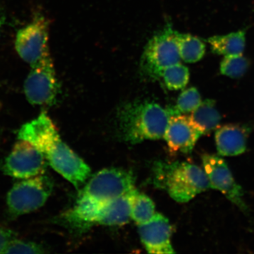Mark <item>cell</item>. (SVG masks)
Instances as JSON below:
<instances>
[{
    "instance_id": "1",
    "label": "cell",
    "mask_w": 254,
    "mask_h": 254,
    "mask_svg": "<svg viewBox=\"0 0 254 254\" xmlns=\"http://www.w3.org/2000/svg\"><path fill=\"white\" fill-rule=\"evenodd\" d=\"M41 150L55 171L78 189L89 178L91 170L76 153L62 140L56 127L46 112L25 124L18 133Z\"/></svg>"
},
{
    "instance_id": "2",
    "label": "cell",
    "mask_w": 254,
    "mask_h": 254,
    "mask_svg": "<svg viewBox=\"0 0 254 254\" xmlns=\"http://www.w3.org/2000/svg\"><path fill=\"white\" fill-rule=\"evenodd\" d=\"M170 118L168 109L152 101L134 102L119 113V129L131 143L163 138Z\"/></svg>"
},
{
    "instance_id": "3",
    "label": "cell",
    "mask_w": 254,
    "mask_h": 254,
    "mask_svg": "<svg viewBox=\"0 0 254 254\" xmlns=\"http://www.w3.org/2000/svg\"><path fill=\"white\" fill-rule=\"evenodd\" d=\"M155 186L168 192L172 198L187 203L210 188L204 170L187 162H158L153 170Z\"/></svg>"
},
{
    "instance_id": "4",
    "label": "cell",
    "mask_w": 254,
    "mask_h": 254,
    "mask_svg": "<svg viewBox=\"0 0 254 254\" xmlns=\"http://www.w3.org/2000/svg\"><path fill=\"white\" fill-rule=\"evenodd\" d=\"M138 190L133 189L117 199L93 206L74 205L63 215V222L73 229H85L93 225H123L131 218L132 201Z\"/></svg>"
},
{
    "instance_id": "5",
    "label": "cell",
    "mask_w": 254,
    "mask_h": 254,
    "mask_svg": "<svg viewBox=\"0 0 254 254\" xmlns=\"http://www.w3.org/2000/svg\"><path fill=\"white\" fill-rule=\"evenodd\" d=\"M135 188L131 171L119 168L104 169L92 177L78 194L76 206H93L108 203Z\"/></svg>"
},
{
    "instance_id": "6",
    "label": "cell",
    "mask_w": 254,
    "mask_h": 254,
    "mask_svg": "<svg viewBox=\"0 0 254 254\" xmlns=\"http://www.w3.org/2000/svg\"><path fill=\"white\" fill-rule=\"evenodd\" d=\"M53 190V180L44 174L15 184L6 196L10 215L18 217L36 211L46 204Z\"/></svg>"
},
{
    "instance_id": "7",
    "label": "cell",
    "mask_w": 254,
    "mask_h": 254,
    "mask_svg": "<svg viewBox=\"0 0 254 254\" xmlns=\"http://www.w3.org/2000/svg\"><path fill=\"white\" fill-rule=\"evenodd\" d=\"M31 66V71L23 85L26 99L33 105L49 106L55 104L60 86L50 50Z\"/></svg>"
},
{
    "instance_id": "8",
    "label": "cell",
    "mask_w": 254,
    "mask_h": 254,
    "mask_svg": "<svg viewBox=\"0 0 254 254\" xmlns=\"http://www.w3.org/2000/svg\"><path fill=\"white\" fill-rule=\"evenodd\" d=\"M177 31L168 24L147 45L141 61V68L148 77L160 78L165 68L180 63Z\"/></svg>"
},
{
    "instance_id": "9",
    "label": "cell",
    "mask_w": 254,
    "mask_h": 254,
    "mask_svg": "<svg viewBox=\"0 0 254 254\" xmlns=\"http://www.w3.org/2000/svg\"><path fill=\"white\" fill-rule=\"evenodd\" d=\"M18 140L5 159V175L25 180L44 174L48 164L44 154L30 142Z\"/></svg>"
},
{
    "instance_id": "10",
    "label": "cell",
    "mask_w": 254,
    "mask_h": 254,
    "mask_svg": "<svg viewBox=\"0 0 254 254\" xmlns=\"http://www.w3.org/2000/svg\"><path fill=\"white\" fill-rule=\"evenodd\" d=\"M49 21L41 14H37L26 26L18 30L15 48L18 56L33 65L49 50Z\"/></svg>"
},
{
    "instance_id": "11",
    "label": "cell",
    "mask_w": 254,
    "mask_h": 254,
    "mask_svg": "<svg viewBox=\"0 0 254 254\" xmlns=\"http://www.w3.org/2000/svg\"><path fill=\"white\" fill-rule=\"evenodd\" d=\"M202 162L210 188L220 190L227 199L246 211L247 206L243 199V190L234 179L226 162L218 155L209 154L202 156Z\"/></svg>"
},
{
    "instance_id": "12",
    "label": "cell",
    "mask_w": 254,
    "mask_h": 254,
    "mask_svg": "<svg viewBox=\"0 0 254 254\" xmlns=\"http://www.w3.org/2000/svg\"><path fill=\"white\" fill-rule=\"evenodd\" d=\"M202 135L190 116L177 114L170 115L163 138L171 153L187 154L192 151Z\"/></svg>"
},
{
    "instance_id": "13",
    "label": "cell",
    "mask_w": 254,
    "mask_h": 254,
    "mask_svg": "<svg viewBox=\"0 0 254 254\" xmlns=\"http://www.w3.org/2000/svg\"><path fill=\"white\" fill-rule=\"evenodd\" d=\"M138 233L149 254H174L171 243L172 227L168 218L155 213L150 221L138 225Z\"/></svg>"
},
{
    "instance_id": "14",
    "label": "cell",
    "mask_w": 254,
    "mask_h": 254,
    "mask_svg": "<svg viewBox=\"0 0 254 254\" xmlns=\"http://www.w3.org/2000/svg\"><path fill=\"white\" fill-rule=\"evenodd\" d=\"M250 128L245 125H228L219 127L215 133L218 153L222 156H236L245 153Z\"/></svg>"
},
{
    "instance_id": "15",
    "label": "cell",
    "mask_w": 254,
    "mask_h": 254,
    "mask_svg": "<svg viewBox=\"0 0 254 254\" xmlns=\"http://www.w3.org/2000/svg\"><path fill=\"white\" fill-rule=\"evenodd\" d=\"M190 121L198 128L202 134L206 135L220 127L221 116L215 108V102L206 100L194 110L190 116Z\"/></svg>"
},
{
    "instance_id": "16",
    "label": "cell",
    "mask_w": 254,
    "mask_h": 254,
    "mask_svg": "<svg viewBox=\"0 0 254 254\" xmlns=\"http://www.w3.org/2000/svg\"><path fill=\"white\" fill-rule=\"evenodd\" d=\"M208 42L217 54L225 56L242 55L245 48V32L240 31L227 36L212 37Z\"/></svg>"
},
{
    "instance_id": "17",
    "label": "cell",
    "mask_w": 254,
    "mask_h": 254,
    "mask_svg": "<svg viewBox=\"0 0 254 254\" xmlns=\"http://www.w3.org/2000/svg\"><path fill=\"white\" fill-rule=\"evenodd\" d=\"M177 46L180 58L187 63H195L203 58L205 46L199 38L177 32Z\"/></svg>"
},
{
    "instance_id": "18",
    "label": "cell",
    "mask_w": 254,
    "mask_h": 254,
    "mask_svg": "<svg viewBox=\"0 0 254 254\" xmlns=\"http://www.w3.org/2000/svg\"><path fill=\"white\" fill-rule=\"evenodd\" d=\"M160 78L169 90L178 91L186 87L190 80V71L187 66L179 63L165 68Z\"/></svg>"
},
{
    "instance_id": "19",
    "label": "cell",
    "mask_w": 254,
    "mask_h": 254,
    "mask_svg": "<svg viewBox=\"0 0 254 254\" xmlns=\"http://www.w3.org/2000/svg\"><path fill=\"white\" fill-rule=\"evenodd\" d=\"M155 206L153 200L144 193L137 192L131 204V218L137 225L150 221L154 215Z\"/></svg>"
},
{
    "instance_id": "20",
    "label": "cell",
    "mask_w": 254,
    "mask_h": 254,
    "mask_svg": "<svg viewBox=\"0 0 254 254\" xmlns=\"http://www.w3.org/2000/svg\"><path fill=\"white\" fill-rule=\"evenodd\" d=\"M249 67V61L242 55L225 56L220 64V72L230 78L242 77Z\"/></svg>"
},
{
    "instance_id": "21",
    "label": "cell",
    "mask_w": 254,
    "mask_h": 254,
    "mask_svg": "<svg viewBox=\"0 0 254 254\" xmlns=\"http://www.w3.org/2000/svg\"><path fill=\"white\" fill-rule=\"evenodd\" d=\"M201 103V98L198 90L195 88H190L182 92L177 105L173 108L176 114L191 113Z\"/></svg>"
},
{
    "instance_id": "22",
    "label": "cell",
    "mask_w": 254,
    "mask_h": 254,
    "mask_svg": "<svg viewBox=\"0 0 254 254\" xmlns=\"http://www.w3.org/2000/svg\"><path fill=\"white\" fill-rule=\"evenodd\" d=\"M46 252L45 249L36 242L14 239L6 247L4 254H40Z\"/></svg>"
},
{
    "instance_id": "23",
    "label": "cell",
    "mask_w": 254,
    "mask_h": 254,
    "mask_svg": "<svg viewBox=\"0 0 254 254\" xmlns=\"http://www.w3.org/2000/svg\"><path fill=\"white\" fill-rule=\"evenodd\" d=\"M14 239V234L11 230L0 225V254H4L6 247Z\"/></svg>"
},
{
    "instance_id": "24",
    "label": "cell",
    "mask_w": 254,
    "mask_h": 254,
    "mask_svg": "<svg viewBox=\"0 0 254 254\" xmlns=\"http://www.w3.org/2000/svg\"><path fill=\"white\" fill-rule=\"evenodd\" d=\"M4 23V17L2 14L0 13V31H1V28L2 27L3 24Z\"/></svg>"
}]
</instances>
